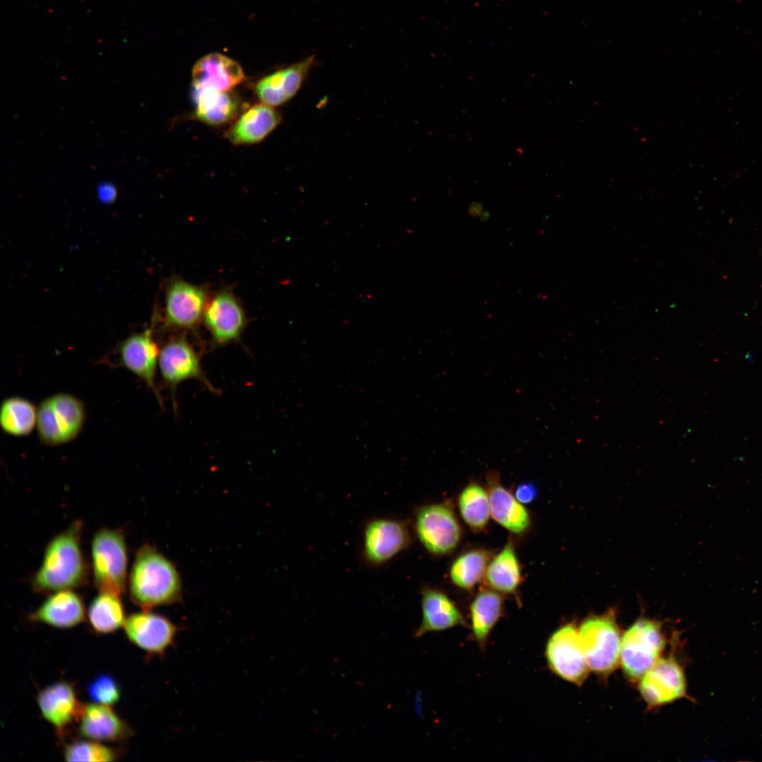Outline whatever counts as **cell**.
I'll use <instances>...</instances> for the list:
<instances>
[{
    "instance_id": "obj_27",
    "label": "cell",
    "mask_w": 762,
    "mask_h": 762,
    "mask_svg": "<svg viewBox=\"0 0 762 762\" xmlns=\"http://www.w3.org/2000/svg\"><path fill=\"white\" fill-rule=\"evenodd\" d=\"M121 597L99 592L93 599L87 610V619L95 632L109 634L123 627L126 618Z\"/></svg>"
},
{
    "instance_id": "obj_8",
    "label": "cell",
    "mask_w": 762,
    "mask_h": 762,
    "mask_svg": "<svg viewBox=\"0 0 762 762\" xmlns=\"http://www.w3.org/2000/svg\"><path fill=\"white\" fill-rule=\"evenodd\" d=\"M545 655L551 670L566 681L581 685L589 667L581 646L579 628L574 622L557 629L548 641Z\"/></svg>"
},
{
    "instance_id": "obj_32",
    "label": "cell",
    "mask_w": 762,
    "mask_h": 762,
    "mask_svg": "<svg viewBox=\"0 0 762 762\" xmlns=\"http://www.w3.org/2000/svg\"><path fill=\"white\" fill-rule=\"evenodd\" d=\"M87 691L94 703L110 706L117 703L121 696L119 683L107 673L100 674L92 679L87 685Z\"/></svg>"
},
{
    "instance_id": "obj_31",
    "label": "cell",
    "mask_w": 762,
    "mask_h": 762,
    "mask_svg": "<svg viewBox=\"0 0 762 762\" xmlns=\"http://www.w3.org/2000/svg\"><path fill=\"white\" fill-rule=\"evenodd\" d=\"M63 755L67 761H114L118 758L114 749L92 739L67 744Z\"/></svg>"
},
{
    "instance_id": "obj_26",
    "label": "cell",
    "mask_w": 762,
    "mask_h": 762,
    "mask_svg": "<svg viewBox=\"0 0 762 762\" xmlns=\"http://www.w3.org/2000/svg\"><path fill=\"white\" fill-rule=\"evenodd\" d=\"M487 585L502 593H514L521 582L519 562L512 540L489 562L484 576Z\"/></svg>"
},
{
    "instance_id": "obj_10",
    "label": "cell",
    "mask_w": 762,
    "mask_h": 762,
    "mask_svg": "<svg viewBox=\"0 0 762 762\" xmlns=\"http://www.w3.org/2000/svg\"><path fill=\"white\" fill-rule=\"evenodd\" d=\"M639 691L650 707L688 698L682 665L673 654L660 658L640 679Z\"/></svg>"
},
{
    "instance_id": "obj_13",
    "label": "cell",
    "mask_w": 762,
    "mask_h": 762,
    "mask_svg": "<svg viewBox=\"0 0 762 762\" xmlns=\"http://www.w3.org/2000/svg\"><path fill=\"white\" fill-rule=\"evenodd\" d=\"M207 304V295L202 287L175 279L169 284L166 292V323L172 327L193 329L203 317Z\"/></svg>"
},
{
    "instance_id": "obj_14",
    "label": "cell",
    "mask_w": 762,
    "mask_h": 762,
    "mask_svg": "<svg viewBox=\"0 0 762 762\" xmlns=\"http://www.w3.org/2000/svg\"><path fill=\"white\" fill-rule=\"evenodd\" d=\"M203 318L212 340L218 345L237 340L246 323L241 306L228 291L217 293L207 302Z\"/></svg>"
},
{
    "instance_id": "obj_11",
    "label": "cell",
    "mask_w": 762,
    "mask_h": 762,
    "mask_svg": "<svg viewBox=\"0 0 762 762\" xmlns=\"http://www.w3.org/2000/svg\"><path fill=\"white\" fill-rule=\"evenodd\" d=\"M158 367L164 382L173 392L179 384L190 379L200 380L210 390L217 391L205 375L196 350L184 337L171 339L162 347Z\"/></svg>"
},
{
    "instance_id": "obj_30",
    "label": "cell",
    "mask_w": 762,
    "mask_h": 762,
    "mask_svg": "<svg viewBox=\"0 0 762 762\" xmlns=\"http://www.w3.org/2000/svg\"><path fill=\"white\" fill-rule=\"evenodd\" d=\"M460 514L473 531H480L487 526L490 507L488 491L480 485L471 483L464 488L458 499Z\"/></svg>"
},
{
    "instance_id": "obj_15",
    "label": "cell",
    "mask_w": 762,
    "mask_h": 762,
    "mask_svg": "<svg viewBox=\"0 0 762 762\" xmlns=\"http://www.w3.org/2000/svg\"><path fill=\"white\" fill-rule=\"evenodd\" d=\"M37 701L43 718L61 737L73 722L79 721L85 706L78 699L73 686L64 681L41 689Z\"/></svg>"
},
{
    "instance_id": "obj_17",
    "label": "cell",
    "mask_w": 762,
    "mask_h": 762,
    "mask_svg": "<svg viewBox=\"0 0 762 762\" xmlns=\"http://www.w3.org/2000/svg\"><path fill=\"white\" fill-rule=\"evenodd\" d=\"M159 351L150 329L130 336L120 346L123 365L142 379L162 403L155 382Z\"/></svg>"
},
{
    "instance_id": "obj_9",
    "label": "cell",
    "mask_w": 762,
    "mask_h": 762,
    "mask_svg": "<svg viewBox=\"0 0 762 762\" xmlns=\"http://www.w3.org/2000/svg\"><path fill=\"white\" fill-rule=\"evenodd\" d=\"M411 533L406 521L376 518L367 522L363 536V555L366 562L379 567L388 563L409 548Z\"/></svg>"
},
{
    "instance_id": "obj_21",
    "label": "cell",
    "mask_w": 762,
    "mask_h": 762,
    "mask_svg": "<svg viewBox=\"0 0 762 762\" xmlns=\"http://www.w3.org/2000/svg\"><path fill=\"white\" fill-rule=\"evenodd\" d=\"M488 493L490 515L496 522L516 534H521L529 528L531 518L528 511L501 485L496 473L488 476Z\"/></svg>"
},
{
    "instance_id": "obj_19",
    "label": "cell",
    "mask_w": 762,
    "mask_h": 762,
    "mask_svg": "<svg viewBox=\"0 0 762 762\" xmlns=\"http://www.w3.org/2000/svg\"><path fill=\"white\" fill-rule=\"evenodd\" d=\"M421 622L415 631L419 638L427 633L466 626V620L454 603L442 591L430 587L421 591Z\"/></svg>"
},
{
    "instance_id": "obj_29",
    "label": "cell",
    "mask_w": 762,
    "mask_h": 762,
    "mask_svg": "<svg viewBox=\"0 0 762 762\" xmlns=\"http://www.w3.org/2000/svg\"><path fill=\"white\" fill-rule=\"evenodd\" d=\"M490 553L474 549L460 555L453 562L449 576L452 581L464 590H471L484 577Z\"/></svg>"
},
{
    "instance_id": "obj_24",
    "label": "cell",
    "mask_w": 762,
    "mask_h": 762,
    "mask_svg": "<svg viewBox=\"0 0 762 762\" xmlns=\"http://www.w3.org/2000/svg\"><path fill=\"white\" fill-rule=\"evenodd\" d=\"M195 117L209 125L220 126L235 119L241 110L238 97L231 90H193Z\"/></svg>"
},
{
    "instance_id": "obj_33",
    "label": "cell",
    "mask_w": 762,
    "mask_h": 762,
    "mask_svg": "<svg viewBox=\"0 0 762 762\" xmlns=\"http://www.w3.org/2000/svg\"><path fill=\"white\" fill-rule=\"evenodd\" d=\"M537 490L531 483L520 484L515 490V497L522 504L533 502L536 497Z\"/></svg>"
},
{
    "instance_id": "obj_22",
    "label": "cell",
    "mask_w": 762,
    "mask_h": 762,
    "mask_svg": "<svg viewBox=\"0 0 762 762\" xmlns=\"http://www.w3.org/2000/svg\"><path fill=\"white\" fill-rule=\"evenodd\" d=\"M79 722L81 736L100 742H118L131 734L127 723L110 706L85 704Z\"/></svg>"
},
{
    "instance_id": "obj_25",
    "label": "cell",
    "mask_w": 762,
    "mask_h": 762,
    "mask_svg": "<svg viewBox=\"0 0 762 762\" xmlns=\"http://www.w3.org/2000/svg\"><path fill=\"white\" fill-rule=\"evenodd\" d=\"M503 597L492 588L481 590L470 606L471 627L474 641L484 649L490 633L502 615Z\"/></svg>"
},
{
    "instance_id": "obj_20",
    "label": "cell",
    "mask_w": 762,
    "mask_h": 762,
    "mask_svg": "<svg viewBox=\"0 0 762 762\" xmlns=\"http://www.w3.org/2000/svg\"><path fill=\"white\" fill-rule=\"evenodd\" d=\"M85 609L79 595L71 589L52 593L30 615V619L59 628L68 629L84 621Z\"/></svg>"
},
{
    "instance_id": "obj_5",
    "label": "cell",
    "mask_w": 762,
    "mask_h": 762,
    "mask_svg": "<svg viewBox=\"0 0 762 762\" xmlns=\"http://www.w3.org/2000/svg\"><path fill=\"white\" fill-rule=\"evenodd\" d=\"M661 628L660 622L641 617L623 634L620 660L630 680L639 681L660 658L666 643Z\"/></svg>"
},
{
    "instance_id": "obj_6",
    "label": "cell",
    "mask_w": 762,
    "mask_h": 762,
    "mask_svg": "<svg viewBox=\"0 0 762 762\" xmlns=\"http://www.w3.org/2000/svg\"><path fill=\"white\" fill-rule=\"evenodd\" d=\"M85 418L84 406L75 397L65 393L51 396L37 409L40 439L49 445L69 442L80 433Z\"/></svg>"
},
{
    "instance_id": "obj_2",
    "label": "cell",
    "mask_w": 762,
    "mask_h": 762,
    "mask_svg": "<svg viewBox=\"0 0 762 762\" xmlns=\"http://www.w3.org/2000/svg\"><path fill=\"white\" fill-rule=\"evenodd\" d=\"M128 586L132 601L145 611L181 598V580L176 567L149 544L136 552Z\"/></svg>"
},
{
    "instance_id": "obj_18",
    "label": "cell",
    "mask_w": 762,
    "mask_h": 762,
    "mask_svg": "<svg viewBox=\"0 0 762 762\" xmlns=\"http://www.w3.org/2000/svg\"><path fill=\"white\" fill-rule=\"evenodd\" d=\"M244 79L239 64L219 53L204 56L192 69L193 90L229 91Z\"/></svg>"
},
{
    "instance_id": "obj_28",
    "label": "cell",
    "mask_w": 762,
    "mask_h": 762,
    "mask_svg": "<svg viewBox=\"0 0 762 762\" xmlns=\"http://www.w3.org/2000/svg\"><path fill=\"white\" fill-rule=\"evenodd\" d=\"M37 409L30 401L19 397L6 399L0 409V425L7 434L24 436L37 425Z\"/></svg>"
},
{
    "instance_id": "obj_23",
    "label": "cell",
    "mask_w": 762,
    "mask_h": 762,
    "mask_svg": "<svg viewBox=\"0 0 762 762\" xmlns=\"http://www.w3.org/2000/svg\"><path fill=\"white\" fill-rule=\"evenodd\" d=\"M281 119L280 114L273 107L258 104L244 112L226 135L234 145L256 143L274 130Z\"/></svg>"
},
{
    "instance_id": "obj_1",
    "label": "cell",
    "mask_w": 762,
    "mask_h": 762,
    "mask_svg": "<svg viewBox=\"0 0 762 762\" xmlns=\"http://www.w3.org/2000/svg\"><path fill=\"white\" fill-rule=\"evenodd\" d=\"M83 523L75 521L46 547L42 562L32 580V587L40 593L73 589L87 581V567L80 539Z\"/></svg>"
},
{
    "instance_id": "obj_3",
    "label": "cell",
    "mask_w": 762,
    "mask_h": 762,
    "mask_svg": "<svg viewBox=\"0 0 762 762\" xmlns=\"http://www.w3.org/2000/svg\"><path fill=\"white\" fill-rule=\"evenodd\" d=\"M579 634L589 669L603 676L614 671L620 659L622 641L615 610L588 616Z\"/></svg>"
},
{
    "instance_id": "obj_34",
    "label": "cell",
    "mask_w": 762,
    "mask_h": 762,
    "mask_svg": "<svg viewBox=\"0 0 762 762\" xmlns=\"http://www.w3.org/2000/svg\"><path fill=\"white\" fill-rule=\"evenodd\" d=\"M97 195L101 202L110 203L116 198L117 191L111 183H103L97 188Z\"/></svg>"
},
{
    "instance_id": "obj_7",
    "label": "cell",
    "mask_w": 762,
    "mask_h": 762,
    "mask_svg": "<svg viewBox=\"0 0 762 762\" xmlns=\"http://www.w3.org/2000/svg\"><path fill=\"white\" fill-rule=\"evenodd\" d=\"M414 529L424 548L435 555L454 551L461 537V528L454 511L441 503L420 507L415 514Z\"/></svg>"
},
{
    "instance_id": "obj_4",
    "label": "cell",
    "mask_w": 762,
    "mask_h": 762,
    "mask_svg": "<svg viewBox=\"0 0 762 762\" xmlns=\"http://www.w3.org/2000/svg\"><path fill=\"white\" fill-rule=\"evenodd\" d=\"M91 552L94 582L99 592L125 593L128 555L123 533L107 528L98 531L92 540Z\"/></svg>"
},
{
    "instance_id": "obj_16",
    "label": "cell",
    "mask_w": 762,
    "mask_h": 762,
    "mask_svg": "<svg viewBox=\"0 0 762 762\" xmlns=\"http://www.w3.org/2000/svg\"><path fill=\"white\" fill-rule=\"evenodd\" d=\"M314 62V56H310L261 78L255 85L256 95L269 106L284 104L299 90Z\"/></svg>"
},
{
    "instance_id": "obj_12",
    "label": "cell",
    "mask_w": 762,
    "mask_h": 762,
    "mask_svg": "<svg viewBox=\"0 0 762 762\" xmlns=\"http://www.w3.org/2000/svg\"><path fill=\"white\" fill-rule=\"evenodd\" d=\"M123 628L130 642L151 655H164L179 631L167 617L151 610L130 615Z\"/></svg>"
}]
</instances>
